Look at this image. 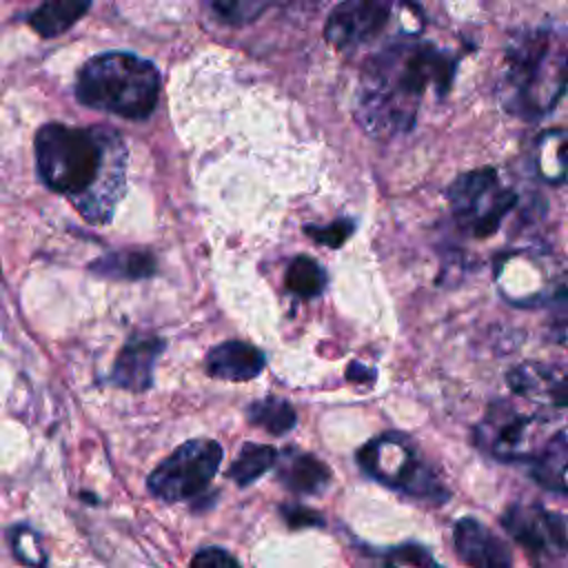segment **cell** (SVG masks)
<instances>
[{
  "label": "cell",
  "mask_w": 568,
  "mask_h": 568,
  "mask_svg": "<svg viewBox=\"0 0 568 568\" xmlns=\"http://www.w3.org/2000/svg\"><path fill=\"white\" fill-rule=\"evenodd\" d=\"M40 180L71 200L91 224H104L124 193L126 146L118 131L51 122L33 140Z\"/></svg>",
  "instance_id": "cell-1"
},
{
  "label": "cell",
  "mask_w": 568,
  "mask_h": 568,
  "mask_svg": "<svg viewBox=\"0 0 568 568\" xmlns=\"http://www.w3.org/2000/svg\"><path fill=\"white\" fill-rule=\"evenodd\" d=\"M455 67V58L433 42L406 38L384 44L359 71L353 100L355 120L375 138L410 131L426 93L444 95Z\"/></svg>",
  "instance_id": "cell-2"
},
{
  "label": "cell",
  "mask_w": 568,
  "mask_h": 568,
  "mask_svg": "<svg viewBox=\"0 0 568 568\" xmlns=\"http://www.w3.org/2000/svg\"><path fill=\"white\" fill-rule=\"evenodd\" d=\"M568 89V42L550 29L521 33L506 51L504 102L521 118H541Z\"/></svg>",
  "instance_id": "cell-3"
},
{
  "label": "cell",
  "mask_w": 568,
  "mask_h": 568,
  "mask_svg": "<svg viewBox=\"0 0 568 568\" xmlns=\"http://www.w3.org/2000/svg\"><path fill=\"white\" fill-rule=\"evenodd\" d=\"M160 87L162 78L153 62L129 51H104L78 71L75 98L89 109L142 120L153 113Z\"/></svg>",
  "instance_id": "cell-4"
},
{
  "label": "cell",
  "mask_w": 568,
  "mask_h": 568,
  "mask_svg": "<svg viewBox=\"0 0 568 568\" xmlns=\"http://www.w3.org/2000/svg\"><path fill=\"white\" fill-rule=\"evenodd\" d=\"M422 27L419 0H342L326 20L324 38L333 49L355 53L377 42L415 38Z\"/></svg>",
  "instance_id": "cell-5"
},
{
  "label": "cell",
  "mask_w": 568,
  "mask_h": 568,
  "mask_svg": "<svg viewBox=\"0 0 568 568\" xmlns=\"http://www.w3.org/2000/svg\"><path fill=\"white\" fill-rule=\"evenodd\" d=\"M355 459L362 473L404 497L428 506H439L450 497V490L444 486L435 468L422 457L417 444L399 430H388L368 439L357 450Z\"/></svg>",
  "instance_id": "cell-6"
},
{
  "label": "cell",
  "mask_w": 568,
  "mask_h": 568,
  "mask_svg": "<svg viewBox=\"0 0 568 568\" xmlns=\"http://www.w3.org/2000/svg\"><path fill=\"white\" fill-rule=\"evenodd\" d=\"M222 459L224 450L215 439H186L149 473L146 488L155 499L169 504L197 499L213 481Z\"/></svg>",
  "instance_id": "cell-7"
},
{
  "label": "cell",
  "mask_w": 568,
  "mask_h": 568,
  "mask_svg": "<svg viewBox=\"0 0 568 568\" xmlns=\"http://www.w3.org/2000/svg\"><path fill=\"white\" fill-rule=\"evenodd\" d=\"M448 202L453 217L464 231L475 237H488L515 206L517 195L501 186L495 169L486 166L462 173L448 186Z\"/></svg>",
  "instance_id": "cell-8"
},
{
  "label": "cell",
  "mask_w": 568,
  "mask_h": 568,
  "mask_svg": "<svg viewBox=\"0 0 568 568\" xmlns=\"http://www.w3.org/2000/svg\"><path fill=\"white\" fill-rule=\"evenodd\" d=\"M504 530L532 568H568V517L539 504H513L501 515Z\"/></svg>",
  "instance_id": "cell-9"
},
{
  "label": "cell",
  "mask_w": 568,
  "mask_h": 568,
  "mask_svg": "<svg viewBox=\"0 0 568 568\" xmlns=\"http://www.w3.org/2000/svg\"><path fill=\"white\" fill-rule=\"evenodd\" d=\"M535 417L521 413L508 402L488 406L484 419L475 426V444L499 462H528L535 457L530 448Z\"/></svg>",
  "instance_id": "cell-10"
},
{
  "label": "cell",
  "mask_w": 568,
  "mask_h": 568,
  "mask_svg": "<svg viewBox=\"0 0 568 568\" xmlns=\"http://www.w3.org/2000/svg\"><path fill=\"white\" fill-rule=\"evenodd\" d=\"M164 351V339L158 335H133L120 348L109 384L129 393H142L153 386L155 362Z\"/></svg>",
  "instance_id": "cell-11"
},
{
  "label": "cell",
  "mask_w": 568,
  "mask_h": 568,
  "mask_svg": "<svg viewBox=\"0 0 568 568\" xmlns=\"http://www.w3.org/2000/svg\"><path fill=\"white\" fill-rule=\"evenodd\" d=\"M453 544L457 557L470 568H513L508 546L475 517L455 521Z\"/></svg>",
  "instance_id": "cell-12"
},
{
  "label": "cell",
  "mask_w": 568,
  "mask_h": 568,
  "mask_svg": "<svg viewBox=\"0 0 568 568\" xmlns=\"http://www.w3.org/2000/svg\"><path fill=\"white\" fill-rule=\"evenodd\" d=\"M266 366L264 353L242 339H226L209 348L204 368L211 377L224 382H248L255 379Z\"/></svg>",
  "instance_id": "cell-13"
},
{
  "label": "cell",
  "mask_w": 568,
  "mask_h": 568,
  "mask_svg": "<svg viewBox=\"0 0 568 568\" xmlns=\"http://www.w3.org/2000/svg\"><path fill=\"white\" fill-rule=\"evenodd\" d=\"M277 481L293 495H322L331 486V468L315 455L284 448L275 464Z\"/></svg>",
  "instance_id": "cell-14"
},
{
  "label": "cell",
  "mask_w": 568,
  "mask_h": 568,
  "mask_svg": "<svg viewBox=\"0 0 568 568\" xmlns=\"http://www.w3.org/2000/svg\"><path fill=\"white\" fill-rule=\"evenodd\" d=\"M506 382L513 393L548 399L555 406H568V375L539 364H521L508 371Z\"/></svg>",
  "instance_id": "cell-15"
},
{
  "label": "cell",
  "mask_w": 568,
  "mask_h": 568,
  "mask_svg": "<svg viewBox=\"0 0 568 568\" xmlns=\"http://www.w3.org/2000/svg\"><path fill=\"white\" fill-rule=\"evenodd\" d=\"M530 477L548 488L568 495V437L557 433L539 448L530 462Z\"/></svg>",
  "instance_id": "cell-16"
},
{
  "label": "cell",
  "mask_w": 568,
  "mask_h": 568,
  "mask_svg": "<svg viewBox=\"0 0 568 568\" xmlns=\"http://www.w3.org/2000/svg\"><path fill=\"white\" fill-rule=\"evenodd\" d=\"M91 7V0H42L27 18L29 27L42 38L69 31Z\"/></svg>",
  "instance_id": "cell-17"
},
{
  "label": "cell",
  "mask_w": 568,
  "mask_h": 568,
  "mask_svg": "<svg viewBox=\"0 0 568 568\" xmlns=\"http://www.w3.org/2000/svg\"><path fill=\"white\" fill-rule=\"evenodd\" d=\"M535 169L548 184L568 182V131L550 129L537 140Z\"/></svg>",
  "instance_id": "cell-18"
},
{
  "label": "cell",
  "mask_w": 568,
  "mask_h": 568,
  "mask_svg": "<svg viewBox=\"0 0 568 568\" xmlns=\"http://www.w3.org/2000/svg\"><path fill=\"white\" fill-rule=\"evenodd\" d=\"M277 459H280V453L273 446L246 442V444H242L237 457L231 462L226 475L240 488H246V486L255 484L266 470L275 468Z\"/></svg>",
  "instance_id": "cell-19"
},
{
  "label": "cell",
  "mask_w": 568,
  "mask_h": 568,
  "mask_svg": "<svg viewBox=\"0 0 568 568\" xmlns=\"http://www.w3.org/2000/svg\"><path fill=\"white\" fill-rule=\"evenodd\" d=\"M246 419L253 426L264 428L268 435L280 437V435H286L288 430L295 428L297 413L286 399L275 397V395H266V397L255 399L246 406Z\"/></svg>",
  "instance_id": "cell-20"
},
{
  "label": "cell",
  "mask_w": 568,
  "mask_h": 568,
  "mask_svg": "<svg viewBox=\"0 0 568 568\" xmlns=\"http://www.w3.org/2000/svg\"><path fill=\"white\" fill-rule=\"evenodd\" d=\"M91 271L104 277L140 280L151 277L155 273V262L146 251H115L102 255L95 264H91Z\"/></svg>",
  "instance_id": "cell-21"
},
{
  "label": "cell",
  "mask_w": 568,
  "mask_h": 568,
  "mask_svg": "<svg viewBox=\"0 0 568 568\" xmlns=\"http://www.w3.org/2000/svg\"><path fill=\"white\" fill-rule=\"evenodd\" d=\"M326 286L324 268L308 255H297L286 266V288L300 297H315Z\"/></svg>",
  "instance_id": "cell-22"
},
{
  "label": "cell",
  "mask_w": 568,
  "mask_h": 568,
  "mask_svg": "<svg viewBox=\"0 0 568 568\" xmlns=\"http://www.w3.org/2000/svg\"><path fill=\"white\" fill-rule=\"evenodd\" d=\"M9 541H11V550L13 557L31 568H47V552L40 544V535L38 530H33L27 524H18L9 530Z\"/></svg>",
  "instance_id": "cell-23"
},
{
  "label": "cell",
  "mask_w": 568,
  "mask_h": 568,
  "mask_svg": "<svg viewBox=\"0 0 568 568\" xmlns=\"http://www.w3.org/2000/svg\"><path fill=\"white\" fill-rule=\"evenodd\" d=\"M386 568H446V566H442L426 546L417 541H406L388 550Z\"/></svg>",
  "instance_id": "cell-24"
},
{
  "label": "cell",
  "mask_w": 568,
  "mask_h": 568,
  "mask_svg": "<svg viewBox=\"0 0 568 568\" xmlns=\"http://www.w3.org/2000/svg\"><path fill=\"white\" fill-rule=\"evenodd\" d=\"M355 231V224L351 220H337L333 224H326V226H308L306 233L320 242V244H326V246H342L351 233Z\"/></svg>",
  "instance_id": "cell-25"
},
{
  "label": "cell",
  "mask_w": 568,
  "mask_h": 568,
  "mask_svg": "<svg viewBox=\"0 0 568 568\" xmlns=\"http://www.w3.org/2000/svg\"><path fill=\"white\" fill-rule=\"evenodd\" d=\"M189 568H242L240 561L220 546H204L195 550Z\"/></svg>",
  "instance_id": "cell-26"
},
{
  "label": "cell",
  "mask_w": 568,
  "mask_h": 568,
  "mask_svg": "<svg viewBox=\"0 0 568 568\" xmlns=\"http://www.w3.org/2000/svg\"><path fill=\"white\" fill-rule=\"evenodd\" d=\"M282 513V519L286 521V526L291 530H297V528H313V526H324V519L317 510L308 508V506H302V504H284L280 508Z\"/></svg>",
  "instance_id": "cell-27"
},
{
  "label": "cell",
  "mask_w": 568,
  "mask_h": 568,
  "mask_svg": "<svg viewBox=\"0 0 568 568\" xmlns=\"http://www.w3.org/2000/svg\"><path fill=\"white\" fill-rule=\"evenodd\" d=\"M211 9L229 20V22H242L248 18V2L246 0H209Z\"/></svg>",
  "instance_id": "cell-28"
}]
</instances>
